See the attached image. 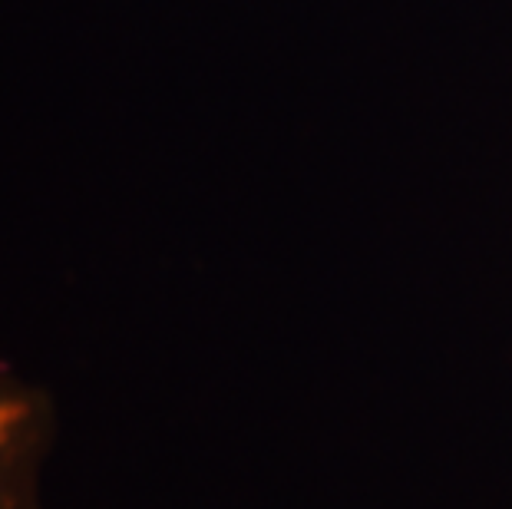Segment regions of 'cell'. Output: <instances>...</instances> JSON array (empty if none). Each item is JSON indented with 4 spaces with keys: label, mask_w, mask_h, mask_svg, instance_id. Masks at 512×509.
I'll return each mask as SVG.
<instances>
[{
    "label": "cell",
    "mask_w": 512,
    "mask_h": 509,
    "mask_svg": "<svg viewBox=\"0 0 512 509\" xmlns=\"http://www.w3.org/2000/svg\"><path fill=\"white\" fill-rule=\"evenodd\" d=\"M57 443V404L40 384L0 367V509H43Z\"/></svg>",
    "instance_id": "cell-1"
}]
</instances>
